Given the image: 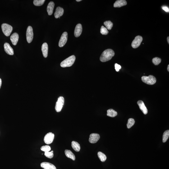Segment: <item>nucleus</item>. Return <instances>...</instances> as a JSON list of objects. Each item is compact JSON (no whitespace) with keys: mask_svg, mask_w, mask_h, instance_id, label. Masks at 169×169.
Listing matches in <instances>:
<instances>
[{"mask_svg":"<svg viewBox=\"0 0 169 169\" xmlns=\"http://www.w3.org/2000/svg\"><path fill=\"white\" fill-rule=\"evenodd\" d=\"M115 53L112 50L108 49L104 51L100 57V60L102 62H105L111 60L114 56Z\"/></svg>","mask_w":169,"mask_h":169,"instance_id":"nucleus-1","label":"nucleus"},{"mask_svg":"<svg viewBox=\"0 0 169 169\" xmlns=\"http://www.w3.org/2000/svg\"><path fill=\"white\" fill-rule=\"evenodd\" d=\"M75 60V56H70L61 63V66L62 67H70L73 64Z\"/></svg>","mask_w":169,"mask_h":169,"instance_id":"nucleus-2","label":"nucleus"},{"mask_svg":"<svg viewBox=\"0 0 169 169\" xmlns=\"http://www.w3.org/2000/svg\"><path fill=\"white\" fill-rule=\"evenodd\" d=\"M141 79L143 82L149 85H153L156 82V78L152 75H149L148 76H143L142 77Z\"/></svg>","mask_w":169,"mask_h":169,"instance_id":"nucleus-3","label":"nucleus"},{"mask_svg":"<svg viewBox=\"0 0 169 169\" xmlns=\"http://www.w3.org/2000/svg\"><path fill=\"white\" fill-rule=\"evenodd\" d=\"M2 30L6 36H9L13 30L12 27L7 24H3L1 25Z\"/></svg>","mask_w":169,"mask_h":169,"instance_id":"nucleus-4","label":"nucleus"},{"mask_svg":"<svg viewBox=\"0 0 169 169\" xmlns=\"http://www.w3.org/2000/svg\"><path fill=\"white\" fill-rule=\"evenodd\" d=\"M64 103V99L63 97H60L58 99L55 106V110L56 112H61Z\"/></svg>","mask_w":169,"mask_h":169,"instance_id":"nucleus-5","label":"nucleus"},{"mask_svg":"<svg viewBox=\"0 0 169 169\" xmlns=\"http://www.w3.org/2000/svg\"><path fill=\"white\" fill-rule=\"evenodd\" d=\"M33 30L31 26H29L27 29L26 36L27 40L28 43H30L32 41L33 38Z\"/></svg>","mask_w":169,"mask_h":169,"instance_id":"nucleus-6","label":"nucleus"},{"mask_svg":"<svg viewBox=\"0 0 169 169\" xmlns=\"http://www.w3.org/2000/svg\"><path fill=\"white\" fill-rule=\"evenodd\" d=\"M143 40V37L141 36L138 35L136 37L135 39L132 42V47L134 49L138 48L140 45Z\"/></svg>","mask_w":169,"mask_h":169,"instance_id":"nucleus-7","label":"nucleus"},{"mask_svg":"<svg viewBox=\"0 0 169 169\" xmlns=\"http://www.w3.org/2000/svg\"><path fill=\"white\" fill-rule=\"evenodd\" d=\"M55 135L53 133L50 132L47 134L45 136L44 141L46 144H51L53 142L54 139Z\"/></svg>","mask_w":169,"mask_h":169,"instance_id":"nucleus-8","label":"nucleus"},{"mask_svg":"<svg viewBox=\"0 0 169 169\" xmlns=\"http://www.w3.org/2000/svg\"><path fill=\"white\" fill-rule=\"evenodd\" d=\"M68 38V34L67 32H64L61 36L59 43V46L60 47H63L67 42Z\"/></svg>","mask_w":169,"mask_h":169,"instance_id":"nucleus-9","label":"nucleus"},{"mask_svg":"<svg viewBox=\"0 0 169 169\" xmlns=\"http://www.w3.org/2000/svg\"><path fill=\"white\" fill-rule=\"evenodd\" d=\"M100 139L99 134L95 133H93L90 134V136L89 142L92 143H96Z\"/></svg>","mask_w":169,"mask_h":169,"instance_id":"nucleus-10","label":"nucleus"},{"mask_svg":"<svg viewBox=\"0 0 169 169\" xmlns=\"http://www.w3.org/2000/svg\"><path fill=\"white\" fill-rule=\"evenodd\" d=\"M82 26L81 24H78L75 27L74 31V35L76 37H78L81 35L82 32Z\"/></svg>","mask_w":169,"mask_h":169,"instance_id":"nucleus-11","label":"nucleus"},{"mask_svg":"<svg viewBox=\"0 0 169 169\" xmlns=\"http://www.w3.org/2000/svg\"><path fill=\"white\" fill-rule=\"evenodd\" d=\"M4 47L5 52L8 54L13 55L14 54L13 50L9 43H5L4 45Z\"/></svg>","mask_w":169,"mask_h":169,"instance_id":"nucleus-12","label":"nucleus"},{"mask_svg":"<svg viewBox=\"0 0 169 169\" xmlns=\"http://www.w3.org/2000/svg\"><path fill=\"white\" fill-rule=\"evenodd\" d=\"M40 166L42 168L44 169H56L54 165L48 162H42L41 163Z\"/></svg>","mask_w":169,"mask_h":169,"instance_id":"nucleus-13","label":"nucleus"},{"mask_svg":"<svg viewBox=\"0 0 169 169\" xmlns=\"http://www.w3.org/2000/svg\"><path fill=\"white\" fill-rule=\"evenodd\" d=\"M139 106V108L142 111L143 114L145 115L147 114L148 113V110L146 107L145 105L144 102L143 101L139 100L137 102Z\"/></svg>","mask_w":169,"mask_h":169,"instance_id":"nucleus-14","label":"nucleus"},{"mask_svg":"<svg viewBox=\"0 0 169 169\" xmlns=\"http://www.w3.org/2000/svg\"><path fill=\"white\" fill-rule=\"evenodd\" d=\"M64 10L63 8L60 7L56 8V12L54 14V16L56 18H59L62 16L64 14Z\"/></svg>","mask_w":169,"mask_h":169,"instance_id":"nucleus-15","label":"nucleus"},{"mask_svg":"<svg viewBox=\"0 0 169 169\" xmlns=\"http://www.w3.org/2000/svg\"><path fill=\"white\" fill-rule=\"evenodd\" d=\"M127 2L125 0H117L114 4V7L115 8H120L126 6Z\"/></svg>","mask_w":169,"mask_h":169,"instance_id":"nucleus-16","label":"nucleus"},{"mask_svg":"<svg viewBox=\"0 0 169 169\" xmlns=\"http://www.w3.org/2000/svg\"><path fill=\"white\" fill-rule=\"evenodd\" d=\"M19 39V35L17 33H15L11 35V40L12 44L14 45H16L17 44L18 41Z\"/></svg>","mask_w":169,"mask_h":169,"instance_id":"nucleus-17","label":"nucleus"},{"mask_svg":"<svg viewBox=\"0 0 169 169\" xmlns=\"http://www.w3.org/2000/svg\"><path fill=\"white\" fill-rule=\"evenodd\" d=\"M42 51L44 57L47 58L48 56V47L47 43H44L42 46Z\"/></svg>","mask_w":169,"mask_h":169,"instance_id":"nucleus-18","label":"nucleus"},{"mask_svg":"<svg viewBox=\"0 0 169 169\" xmlns=\"http://www.w3.org/2000/svg\"><path fill=\"white\" fill-rule=\"evenodd\" d=\"M54 6L55 4L52 1H51L49 3L47 8V11L49 15H52L53 14Z\"/></svg>","mask_w":169,"mask_h":169,"instance_id":"nucleus-19","label":"nucleus"},{"mask_svg":"<svg viewBox=\"0 0 169 169\" xmlns=\"http://www.w3.org/2000/svg\"><path fill=\"white\" fill-rule=\"evenodd\" d=\"M71 146L73 149L75 151L78 152L80 151V144L77 142L73 141L71 143Z\"/></svg>","mask_w":169,"mask_h":169,"instance_id":"nucleus-20","label":"nucleus"},{"mask_svg":"<svg viewBox=\"0 0 169 169\" xmlns=\"http://www.w3.org/2000/svg\"><path fill=\"white\" fill-rule=\"evenodd\" d=\"M65 154L66 156L68 158H71L73 160H75V155L70 150L66 149L65 150Z\"/></svg>","mask_w":169,"mask_h":169,"instance_id":"nucleus-21","label":"nucleus"},{"mask_svg":"<svg viewBox=\"0 0 169 169\" xmlns=\"http://www.w3.org/2000/svg\"><path fill=\"white\" fill-rule=\"evenodd\" d=\"M117 112L112 109H109L107 111V115L110 117H115L117 116Z\"/></svg>","mask_w":169,"mask_h":169,"instance_id":"nucleus-22","label":"nucleus"},{"mask_svg":"<svg viewBox=\"0 0 169 169\" xmlns=\"http://www.w3.org/2000/svg\"><path fill=\"white\" fill-rule=\"evenodd\" d=\"M98 156L99 159L102 162H104L107 159V157H106V155L102 152H98Z\"/></svg>","mask_w":169,"mask_h":169,"instance_id":"nucleus-23","label":"nucleus"},{"mask_svg":"<svg viewBox=\"0 0 169 169\" xmlns=\"http://www.w3.org/2000/svg\"><path fill=\"white\" fill-rule=\"evenodd\" d=\"M169 137V130L166 131L163 133L162 136V142L163 143H165L168 140Z\"/></svg>","mask_w":169,"mask_h":169,"instance_id":"nucleus-24","label":"nucleus"},{"mask_svg":"<svg viewBox=\"0 0 169 169\" xmlns=\"http://www.w3.org/2000/svg\"><path fill=\"white\" fill-rule=\"evenodd\" d=\"M104 25L106 28L108 30H111L113 26V24L110 21H105L104 23Z\"/></svg>","mask_w":169,"mask_h":169,"instance_id":"nucleus-25","label":"nucleus"},{"mask_svg":"<svg viewBox=\"0 0 169 169\" xmlns=\"http://www.w3.org/2000/svg\"><path fill=\"white\" fill-rule=\"evenodd\" d=\"M135 123V121L134 119L129 118L128 120V123L127 124V126L128 129H130L132 126H134Z\"/></svg>","mask_w":169,"mask_h":169,"instance_id":"nucleus-26","label":"nucleus"},{"mask_svg":"<svg viewBox=\"0 0 169 169\" xmlns=\"http://www.w3.org/2000/svg\"><path fill=\"white\" fill-rule=\"evenodd\" d=\"M45 1V0H34L33 3L35 6H40L44 4Z\"/></svg>","mask_w":169,"mask_h":169,"instance_id":"nucleus-27","label":"nucleus"},{"mask_svg":"<svg viewBox=\"0 0 169 169\" xmlns=\"http://www.w3.org/2000/svg\"><path fill=\"white\" fill-rule=\"evenodd\" d=\"M100 32L103 35H107L108 34L109 32L107 28L102 26L101 28Z\"/></svg>","mask_w":169,"mask_h":169,"instance_id":"nucleus-28","label":"nucleus"},{"mask_svg":"<svg viewBox=\"0 0 169 169\" xmlns=\"http://www.w3.org/2000/svg\"><path fill=\"white\" fill-rule=\"evenodd\" d=\"M161 61V59L158 57H155L152 60V62L155 65H158L160 63Z\"/></svg>","mask_w":169,"mask_h":169,"instance_id":"nucleus-29","label":"nucleus"},{"mask_svg":"<svg viewBox=\"0 0 169 169\" xmlns=\"http://www.w3.org/2000/svg\"><path fill=\"white\" fill-rule=\"evenodd\" d=\"M40 149L41 151L45 152H49L51 150V148L49 146H43L41 147Z\"/></svg>","mask_w":169,"mask_h":169,"instance_id":"nucleus-30","label":"nucleus"},{"mask_svg":"<svg viewBox=\"0 0 169 169\" xmlns=\"http://www.w3.org/2000/svg\"><path fill=\"white\" fill-rule=\"evenodd\" d=\"M45 155L47 158H52L54 156L53 151H52L51 152H46L45 153Z\"/></svg>","mask_w":169,"mask_h":169,"instance_id":"nucleus-31","label":"nucleus"},{"mask_svg":"<svg viewBox=\"0 0 169 169\" xmlns=\"http://www.w3.org/2000/svg\"><path fill=\"white\" fill-rule=\"evenodd\" d=\"M115 69L116 71L117 72H118L119 70L121 68V66L120 65L118 64H115Z\"/></svg>","mask_w":169,"mask_h":169,"instance_id":"nucleus-32","label":"nucleus"},{"mask_svg":"<svg viewBox=\"0 0 169 169\" xmlns=\"http://www.w3.org/2000/svg\"><path fill=\"white\" fill-rule=\"evenodd\" d=\"M162 10L167 12H169V9L168 7L166 6H163L162 7Z\"/></svg>","mask_w":169,"mask_h":169,"instance_id":"nucleus-33","label":"nucleus"},{"mask_svg":"<svg viewBox=\"0 0 169 169\" xmlns=\"http://www.w3.org/2000/svg\"><path fill=\"white\" fill-rule=\"evenodd\" d=\"M1 84H2V80L1 78H0V88H1Z\"/></svg>","mask_w":169,"mask_h":169,"instance_id":"nucleus-34","label":"nucleus"},{"mask_svg":"<svg viewBox=\"0 0 169 169\" xmlns=\"http://www.w3.org/2000/svg\"><path fill=\"white\" fill-rule=\"evenodd\" d=\"M167 41L168 43H169V37H167Z\"/></svg>","mask_w":169,"mask_h":169,"instance_id":"nucleus-35","label":"nucleus"},{"mask_svg":"<svg viewBox=\"0 0 169 169\" xmlns=\"http://www.w3.org/2000/svg\"><path fill=\"white\" fill-rule=\"evenodd\" d=\"M167 70L168 71H169V65H168V66H167Z\"/></svg>","mask_w":169,"mask_h":169,"instance_id":"nucleus-36","label":"nucleus"},{"mask_svg":"<svg viewBox=\"0 0 169 169\" xmlns=\"http://www.w3.org/2000/svg\"><path fill=\"white\" fill-rule=\"evenodd\" d=\"M81 0H76V1L77 2H80V1H81Z\"/></svg>","mask_w":169,"mask_h":169,"instance_id":"nucleus-37","label":"nucleus"}]
</instances>
